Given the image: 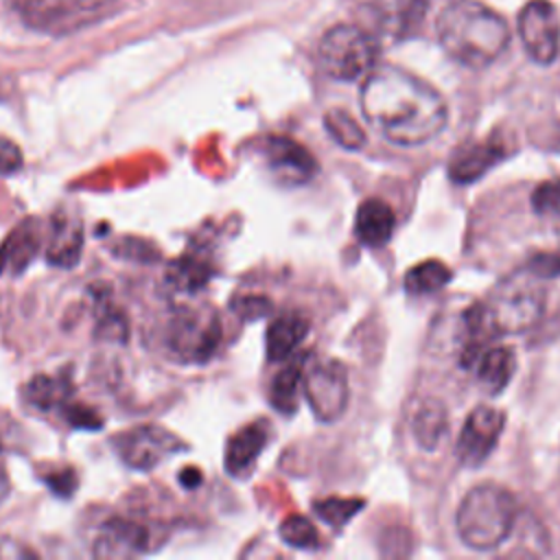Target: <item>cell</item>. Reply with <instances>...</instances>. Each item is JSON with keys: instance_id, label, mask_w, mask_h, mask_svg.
<instances>
[{"instance_id": "obj_1", "label": "cell", "mask_w": 560, "mask_h": 560, "mask_svg": "<svg viewBox=\"0 0 560 560\" xmlns=\"http://www.w3.org/2000/svg\"><path fill=\"white\" fill-rule=\"evenodd\" d=\"M365 120L392 144L418 147L440 136L448 122L444 96L424 79L396 68H374L361 88Z\"/></svg>"}, {"instance_id": "obj_2", "label": "cell", "mask_w": 560, "mask_h": 560, "mask_svg": "<svg viewBox=\"0 0 560 560\" xmlns=\"http://www.w3.org/2000/svg\"><path fill=\"white\" fill-rule=\"evenodd\" d=\"M438 42L453 61L479 70L503 55L510 28L497 11L477 0H451L438 18Z\"/></svg>"}, {"instance_id": "obj_3", "label": "cell", "mask_w": 560, "mask_h": 560, "mask_svg": "<svg viewBox=\"0 0 560 560\" xmlns=\"http://www.w3.org/2000/svg\"><path fill=\"white\" fill-rule=\"evenodd\" d=\"M516 516L518 505L508 488L490 481L477 483L464 494L457 508V536L475 551H490L510 538Z\"/></svg>"}, {"instance_id": "obj_4", "label": "cell", "mask_w": 560, "mask_h": 560, "mask_svg": "<svg viewBox=\"0 0 560 560\" xmlns=\"http://www.w3.org/2000/svg\"><path fill=\"white\" fill-rule=\"evenodd\" d=\"M22 22L46 35L90 28L118 11V0H13Z\"/></svg>"}, {"instance_id": "obj_5", "label": "cell", "mask_w": 560, "mask_h": 560, "mask_svg": "<svg viewBox=\"0 0 560 560\" xmlns=\"http://www.w3.org/2000/svg\"><path fill=\"white\" fill-rule=\"evenodd\" d=\"M376 57V35L352 24H337L328 28L317 46V61L335 81H357L368 77L374 70Z\"/></svg>"}, {"instance_id": "obj_6", "label": "cell", "mask_w": 560, "mask_h": 560, "mask_svg": "<svg viewBox=\"0 0 560 560\" xmlns=\"http://www.w3.org/2000/svg\"><path fill=\"white\" fill-rule=\"evenodd\" d=\"M221 339V319L210 306H182L166 326V348L184 363L208 361Z\"/></svg>"}, {"instance_id": "obj_7", "label": "cell", "mask_w": 560, "mask_h": 560, "mask_svg": "<svg viewBox=\"0 0 560 560\" xmlns=\"http://www.w3.org/2000/svg\"><path fill=\"white\" fill-rule=\"evenodd\" d=\"M302 389L315 418L322 422H335L348 407V370L337 359H317L304 368Z\"/></svg>"}, {"instance_id": "obj_8", "label": "cell", "mask_w": 560, "mask_h": 560, "mask_svg": "<svg viewBox=\"0 0 560 560\" xmlns=\"http://www.w3.org/2000/svg\"><path fill=\"white\" fill-rule=\"evenodd\" d=\"M118 457L136 470H151L173 453L186 448V444L171 431L158 424H140L118 433L112 442Z\"/></svg>"}, {"instance_id": "obj_9", "label": "cell", "mask_w": 560, "mask_h": 560, "mask_svg": "<svg viewBox=\"0 0 560 560\" xmlns=\"http://www.w3.org/2000/svg\"><path fill=\"white\" fill-rule=\"evenodd\" d=\"M518 35L532 61L549 66L560 52V15L547 0H529L518 13Z\"/></svg>"}, {"instance_id": "obj_10", "label": "cell", "mask_w": 560, "mask_h": 560, "mask_svg": "<svg viewBox=\"0 0 560 560\" xmlns=\"http://www.w3.org/2000/svg\"><path fill=\"white\" fill-rule=\"evenodd\" d=\"M503 429H505V413L501 409L492 405L475 407L468 413L455 444V455L459 464L468 468L481 466L497 448Z\"/></svg>"}, {"instance_id": "obj_11", "label": "cell", "mask_w": 560, "mask_h": 560, "mask_svg": "<svg viewBox=\"0 0 560 560\" xmlns=\"http://www.w3.org/2000/svg\"><path fill=\"white\" fill-rule=\"evenodd\" d=\"M429 9V0H363L365 18L376 37L400 42L411 37Z\"/></svg>"}, {"instance_id": "obj_12", "label": "cell", "mask_w": 560, "mask_h": 560, "mask_svg": "<svg viewBox=\"0 0 560 560\" xmlns=\"http://www.w3.org/2000/svg\"><path fill=\"white\" fill-rule=\"evenodd\" d=\"M262 149L273 175L289 186L304 184L317 173V162L311 155V151L293 138L271 136L265 140Z\"/></svg>"}, {"instance_id": "obj_13", "label": "cell", "mask_w": 560, "mask_h": 560, "mask_svg": "<svg viewBox=\"0 0 560 560\" xmlns=\"http://www.w3.org/2000/svg\"><path fill=\"white\" fill-rule=\"evenodd\" d=\"M503 158L505 149L497 140L470 142L451 155L448 177L457 184H472L481 179Z\"/></svg>"}, {"instance_id": "obj_14", "label": "cell", "mask_w": 560, "mask_h": 560, "mask_svg": "<svg viewBox=\"0 0 560 560\" xmlns=\"http://www.w3.org/2000/svg\"><path fill=\"white\" fill-rule=\"evenodd\" d=\"M468 370H475V378L486 394L497 396L510 385L516 372V354L505 346H486Z\"/></svg>"}, {"instance_id": "obj_15", "label": "cell", "mask_w": 560, "mask_h": 560, "mask_svg": "<svg viewBox=\"0 0 560 560\" xmlns=\"http://www.w3.org/2000/svg\"><path fill=\"white\" fill-rule=\"evenodd\" d=\"M267 442H269V429L262 420L249 422L243 429H238L225 444V470L232 477L247 472L256 464Z\"/></svg>"}, {"instance_id": "obj_16", "label": "cell", "mask_w": 560, "mask_h": 560, "mask_svg": "<svg viewBox=\"0 0 560 560\" xmlns=\"http://www.w3.org/2000/svg\"><path fill=\"white\" fill-rule=\"evenodd\" d=\"M396 228L394 210L387 201L378 197H370L361 201L354 217V234L368 247H381L389 243Z\"/></svg>"}, {"instance_id": "obj_17", "label": "cell", "mask_w": 560, "mask_h": 560, "mask_svg": "<svg viewBox=\"0 0 560 560\" xmlns=\"http://www.w3.org/2000/svg\"><path fill=\"white\" fill-rule=\"evenodd\" d=\"M149 540H151V534L144 525H138L127 518H114L105 523L94 551L98 556L142 553L149 549Z\"/></svg>"}, {"instance_id": "obj_18", "label": "cell", "mask_w": 560, "mask_h": 560, "mask_svg": "<svg viewBox=\"0 0 560 560\" xmlns=\"http://www.w3.org/2000/svg\"><path fill=\"white\" fill-rule=\"evenodd\" d=\"M83 249V228L81 221L57 214L50 228V238L46 247L48 262L57 267H74Z\"/></svg>"}, {"instance_id": "obj_19", "label": "cell", "mask_w": 560, "mask_h": 560, "mask_svg": "<svg viewBox=\"0 0 560 560\" xmlns=\"http://www.w3.org/2000/svg\"><path fill=\"white\" fill-rule=\"evenodd\" d=\"M39 225L35 219L22 221L2 243L0 247V273L4 269H11L13 273H20L37 254L39 249Z\"/></svg>"}, {"instance_id": "obj_20", "label": "cell", "mask_w": 560, "mask_h": 560, "mask_svg": "<svg viewBox=\"0 0 560 560\" xmlns=\"http://www.w3.org/2000/svg\"><path fill=\"white\" fill-rule=\"evenodd\" d=\"M411 431L424 451H435L448 431V411L442 400L424 398L411 416Z\"/></svg>"}, {"instance_id": "obj_21", "label": "cell", "mask_w": 560, "mask_h": 560, "mask_svg": "<svg viewBox=\"0 0 560 560\" xmlns=\"http://www.w3.org/2000/svg\"><path fill=\"white\" fill-rule=\"evenodd\" d=\"M306 332H308V322L302 315L298 313L278 315L269 324L267 337H265L269 361H282L291 357L293 350L304 341Z\"/></svg>"}, {"instance_id": "obj_22", "label": "cell", "mask_w": 560, "mask_h": 560, "mask_svg": "<svg viewBox=\"0 0 560 560\" xmlns=\"http://www.w3.org/2000/svg\"><path fill=\"white\" fill-rule=\"evenodd\" d=\"M304 363H306V354L295 357L271 381L269 400H271L273 409L284 416L293 413L298 407V392H300L302 378H304Z\"/></svg>"}, {"instance_id": "obj_23", "label": "cell", "mask_w": 560, "mask_h": 560, "mask_svg": "<svg viewBox=\"0 0 560 560\" xmlns=\"http://www.w3.org/2000/svg\"><path fill=\"white\" fill-rule=\"evenodd\" d=\"M453 278V271L442 260H424L413 265L405 273V291L409 295H431L444 289Z\"/></svg>"}, {"instance_id": "obj_24", "label": "cell", "mask_w": 560, "mask_h": 560, "mask_svg": "<svg viewBox=\"0 0 560 560\" xmlns=\"http://www.w3.org/2000/svg\"><path fill=\"white\" fill-rule=\"evenodd\" d=\"M210 276H212L210 265L199 256H179L166 269V282L184 293L199 291Z\"/></svg>"}, {"instance_id": "obj_25", "label": "cell", "mask_w": 560, "mask_h": 560, "mask_svg": "<svg viewBox=\"0 0 560 560\" xmlns=\"http://www.w3.org/2000/svg\"><path fill=\"white\" fill-rule=\"evenodd\" d=\"M72 387L68 383L66 376H35L26 383L24 387V396L31 405L39 407V409H52L57 405H66V400L70 398Z\"/></svg>"}, {"instance_id": "obj_26", "label": "cell", "mask_w": 560, "mask_h": 560, "mask_svg": "<svg viewBox=\"0 0 560 560\" xmlns=\"http://www.w3.org/2000/svg\"><path fill=\"white\" fill-rule=\"evenodd\" d=\"M324 127L328 136L343 149L348 151H359L365 147V131L363 127L346 112L339 107H332L324 114Z\"/></svg>"}, {"instance_id": "obj_27", "label": "cell", "mask_w": 560, "mask_h": 560, "mask_svg": "<svg viewBox=\"0 0 560 560\" xmlns=\"http://www.w3.org/2000/svg\"><path fill=\"white\" fill-rule=\"evenodd\" d=\"M315 514L330 527H343L352 516L363 510V499L357 497H328L313 503Z\"/></svg>"}, {"instance_id": "obj_28", "label": "cell", "mask_w": 560, "mask_h": 560, "mask_svg": "<svg viewBox=\"0 0 560 560\" xmlns=\"http://www.w3.org/2000/svg\"><path fill=\"white\" fill-rule=\"evenodd\" d=\"M282 542H287L289 547L295 549H315L319 545V534L315 529V525L302 516V514H291L280 523L278 529Z\"/></svg>"}, {"instance_id": "obj_29", "label": "cell", "mask_w": 560, "mask_h": 560, "mask_svg": "<svg viewBox=\"0 0 560 560\" xmlns=\"http://www.w3.org/2000/svg\"><path fill=\"white\" fill-rule=\"evenodd\" d=\"M96 337L103 341H125L127 339V319L120 311L107 306L98 311Z\"/></svg>"}, {"instance_id": "obj_30", "label": "cell", "mask_w": 560, "mask_h": 560, "mask_svg": "<svg viewBox=\"0 0 560 560\" xmlns=\"http://www.w3.org/2000/svg\"><path fill=\"white\" fill-rule=\"evenodd\" d=\"M532 208L538 214L560 212V177L538 184L532 192Z\"/></svg>"}, {"instance_id": "obj_31", "label": "cell", "mask_w": 560, "mask_h": 560, "mask_svg": "<svg viewBox=\"0 0 560 560\" xmlns=\"http://www.w3.org/2000/svg\"><path fill=\"white\" fill-rule=\"evenodd\" d=\"M232 311L243 319H258L271 313L273 304L265 295H243L232 300Z\"/></svg>"}, {"instance_id": "obj_32", "label": "cell", "mask_w": 560, "mask_h": 560, "mask_svg": "<svg viewBox=\"0 0 560 560\" xmlns=\"http://www.w3.org/2000/svg\"><path fill=\"white\" fill-rule=\"evenodd\" d=\"M22 151L11 138H0V175H11L22 168Z\"/></svg>"}, {"instance_id": "obj_33", "label": "cell", "mask_w": 560, "mask_h": 560, "mask_svg": "<svg viewBox=\"0 0 560 560\" xmlns=\"http://www.w3.org/2000/svg\"><path fill=\"white\" fill-rule=\"evenodd\" d=\"M66 418L72 427H79V429H101L103 427L101 416L85 405H68Z\"/></svg>"}, {"instance_id": "obj_34", "label": "cell", "mask_w": 560, "mask_h": 560, "mask_svg": "<svg viewBox=\"0 0 560 560\" xmlns=\"http://www.w3.org/2000/svg\"><path fill=\"white\" fill-rule=\"evenodd\" d=\"M527 271H532L534 276L547 280V278H556L560 273V252L553 254H538L534 256L527 267Z\"/></svg>"}, {"instance_id": "obj_35", "label": "cell", "mask_w": 560, "mask_h": 560, "mask_svg": "<svg viewBox=\"0 0 560 560\" xmlns=\"http://www.w3.org/2000/svg\"><path fill=\"white\" fill-rule=\"evenodd\" d=\"M46 483H48V488H50L55 494L70 497V494H72V490L77 488V475L68 468V470H61V472L48 475V477H46Z\"/></svg>"}, {"instance_id": "obj_36", "label": "cell", "mask_w": 560, "mask_h": 560, "mask_svg": "<svg viewBox=\"0 0 560 560\" xmlns=\"http://www.w3.org/2000/svg\"><path fill=\"white\" fill-rule=\"evenodd\" d=\"M179 481H182L186 488H197V486L201 483V472H199L197 468H186V470H182Z\"/></svg>"}]
</instances>
